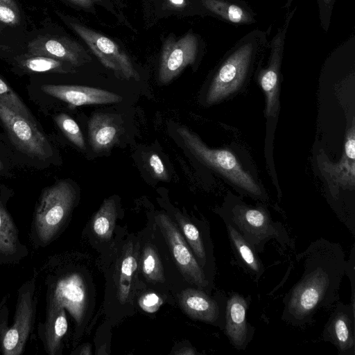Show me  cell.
<instances>
[{"label":"cell","instance_id":"obj_1","mask_svg":"<svg viewBox=\"0 0 355 355\" xmlns=\"http://www.w3.org/2000/svg\"><path fill=\"white\" fill-rule=\"evenodd\" d=\"M295 261L302 272L283 298L282 319L302 327L313 321L318 311L337 301L347 261L340 244L324 238L311 242Z\"/></svg>","mask_w":355,"mask_h":355},{"label":"cell","instance_id":"obj_2","mask_svg":"<svg viewBox=\"0 0 355 355\" xmlns=\"http://www.w3.org/2000/svg\"><path fill=\"white\" fill-rule=\"evenodd\" d=\"M218 212L223 221L232 225L257 253L263 252L271 239L282 246L293 248L295 245L284 225L273 220L263 205H248L229 194Z\"/></svg>","mask_w":355,"mask_h":355},{"label":"cell","instance_id":"obj_3","mask_svg":"<svg viewBox=\"0 0 355 355\" xmlns=\"http://www.w3.org/2000/svg\"><path fill=\"white\" fill-rule=\"evenodd\" d=\"M76 198V191L66 181H60L42 191L30 230L31 239L36 248H45L58 237L73 209Z\"/></svg>","mask_w":355,"mask_h":355},{"label":"cell","instance_id":"obj_4","mask_svg":"<svg viewBox=\"0 0 355 355\" xmlns=\"http://www.w3.org/2000/svg\"><path fill=\"white\" fill-rule=\"evenodd\" d=\"M187 149L198 160L213 169L244 193L266 201V193L242 166L236 157L227 149H214L206 146L199 137L189 129H177Z\"/></svg>","mask_w":355,"mask_h":355},{"label":"cell","instance_id":"obj_5","mask_svg":"<svg viewBox=\"0 0 355 355\" xmlns=\"http://www.w3.org/2000/svg\"><path fill=\"white\" fill-rule=\"evenodd\" d=\"M36 279L33 277L17 290L13 323L8 325V309L3 304L0 309V352L3 355H21L34 329L37 299Z\"/></svg>","mask_w":355,"mask_h":355},{"label":"cell","instance_id":"obj_6","mask_svg":"<svg viewBox=\"0 0 355 355\" xmlns=\"http://www.w3.org/2000/svg\"><path fill=\"white\" fill-rule=\"evenodd\" d=\"M46 308H64L80 326L87 304L83 276L78 272H57L46 277Z\"/></svg>","mask_w":355,"mask_h":355},{"label":"cell","instance_id":"obj_7","mask_svg":"<svg viewBox=\"0 0 355 355\" xmlns=\"http://www.w3.org/2000/svg\"><path fill=\"white\" fill-rule=\"evenodd\" d=\"M0 120L15 146L30 157L45 160L52 154L51 146L35 123L0 101Z\"/></svg>","mask_w":355,"mask_h":355},{"label":"cell","instance_id":"obj_8","mask_svg":"<svg viewBox=\"0 0 355 355\" xmlns=\"http://www.w3.org/2000/svg\"><path fill=\"white\" fill-rule=\"evenodd\" d=\"M252 51L250 44L243 45L223 63L207 89V105L216 104L239 90L245 80Z\"/></svg>","mask_w":355,"mask_h":355},{"label":"cell","instance_id":"obj_9","mask_svg":"<svg viewBox=\"0 0 355 355\" xmlns=\"http://www.w3.org/2000/svg\"><path fill=\"white\" fill-rule=\"evenodd\" d=\"M64 21L83 39L105 67L114 71L123 78H139V74L129 57L111 39L76 21L67 18Z\"/></svg>","mask_w":355,"mask_h":355},{"label":"cell","instance_id":"obj_10","mask_svg":"<svg viewBox=\"0 0 355 355\" xmlns=\"http://www.w3.org/2000/svg\"><path fill=\"white\" fill-rule=\"evenodd\" d=\"M171 252L185 279L200 289L207 288L211 282L189 248L182 234L172 220L164 214L155 217Z\"/></svg>","mask_w":355,"mask_h":355},{"label":"cell","instance_id":"obj_11","mask_svg":"<svg viewBox=\"0 0 355 355\" xmlns=\"http://www.w3.org/2000/svg\"><path fill=\"white\" fill-rule=\"evenodd\" d=\"M318 163L334 198H337L340 189L354 190L355 125L354 118L345 135L343 153L340 160L336 163L331 162L322 152L318 156Z\"/></svg>","mask_w":355,"mask_h":355},{"label":"cell","instance_id":"obj_12","mask_svg":"<svg viewBox=\"0 0 355 355\" xmlns=\"http://www.w3.org/2000/svg\"><path fill=\"white\" fill-rule=\"evenodd\" d=\"M198 41L192 33L176 40L167 39L163 44L159 69V80L166 84L189 64L194 62Z\"/></svg>","mask_w":355,"mask_h":355},{"label":"cell","instance_id":"obj_13","mask_svg":"<svg viewBox=\"0 0 355 355\" xmlns=\"http://www.w3.org/2000/svg\"><path fill=\"white\" fill-rule=\"evenodd\" d=\"M322 338L340 355H355V306L338 302L327 320Z\"/></svg>","mask_w":355,"mask_h":355},{"label":"cell","instance_id":"obj_14","mask_svg":"<svg viewBox=\"0 0 355 355\" xmlns=\"http://www.w3.org/2000/svg\"><path fill=\"white\" fill-rule=\"evenodd\" d=\"M182 310L189 317L224 329L227 298L212 297L201 289L187 288L178 297Z\"/></svg>","mask_w":355,"mask_h":355},{"label":"cell","instance_id":"obj_15","mask_svg":"<svg viewBox=\"0 0 355 355\" xmlns=\"http://www.w3.org/2000/svg\"><path fill=\"white\" fill-rule=\"evenodd\" d=\"M251 296L232 292L226 300L225 334L237 350H245L253 338L255 328L247 320Z\"/></svg>","mask_w":355,"mask_h":355},{"label":"cell","instance_id":"obj_16","mask_svg":"<svg viewBox=\"0 0 355 355\" xmlns=\"http://www.w3.org/2000/svg\"><path fill=\"white\" fill-rule=\"evenodd\" d=\"M41 89L45 94L74 107L116 103L122 101V97L114 92L87 86L43 85Z\"/></svg>","mask_w":355,"mask_h":355},{"label":"cell","instance_id":"obj_17","mask_svg":"<svg viewBox=\"0 0 355 355\" xmlns=\"http://www.w3.org/2000/svg\"><path fill=\"white\" fill-rule=\"evenodd\" d=\"M29 54L47 56L80 65L86 60L83 48L76 42L62 37L40 36L28 44Z\"/></svg>","mask_w":355,"mask_h":355},{"label":"cell","instance_id":"obj_18","mask_svg":"<svg viewBox=\"0 0 355 355\" xmlns=\"http://www.w3.org/2000/svg\"><path fill=\"white\" fill-rule=\"evenodd\" d=\"M19 234L5 202L0 199V266L18 263L29 254L28 248L21 243Z\"/></svg>","mask_w":355,"mask_h":355},{"label":"cell","instance_id":"obj_19","mask_svg":"<svg viewBox=\"0 0 355 355\" xmlns=\"http://www.w3.org/2000/svg\"><path fill=\"white\" fill-rule=\"evenodd\" d=\"M68 321L63 307L46 308V318L37 325L38 336L49 355H59L67 332Z\"/></svg>","mask_w":355,"mask_h":355},{"label":"cell","instance_id":"obj_20","mask_svg":"<svg viewBox=\"0 0 355 355\" xmlns=\"http://www.w3.org/2000/svg\"><path fill=\"white\" fill-rule=\"evenodd\" d=\"M89 143L95 152L111 148L119 140L120 128L113 116L107 114L96 113L88 123Z\"/></svg>","mask_w":355,"mask_h":355},{"label":"cell","instance_id":"obj_21","mask_svg":"<svg viewBox=\"0 0 355 355\" xmlns=\"http://www.w3.org/2000/svg\"><path fill=\"white\" fill-rule=\"evenodd\" d=\"M224 223L239 264L248 271L256 282H259L265 268L258 253L232 225L227 222Z\"/></svg>","mask_w":355,"mask_h":355},{"label":"cell","instance_id":"obj_22","mask_svg":"<svg viewBox=\"0 0 355 355\" xmlns=\"http://www.w3.org/2000/svg\"><path fill=\"white\" fill-rule=\"evenodd\" d=\"M137 255L132 243L129 242L124 247L119 269L117 296L123 304L130 301L132 297L137 276Z\"/></svg>","mask_w":355,"mask_h":355},{"label":"cell","instance_id":"obj_23","mask_svg":"<svg viewBox=\"0 0 355 355\" xmlns=\"http://www.w3.org/2000/svg\"><path fill=\"white\" fill-rule=\"evenodd\" d=\"M259 83L265 94V116L276 117L279 109V85L278 69L276 64H271L259 75Z\"/></svg>","mask_w":355,"mask_h":355},{"label":"cell","instance_id":"obj_24","mask_svg":"<svg viewBox=\"0 0 355 355\" xmlns=\"http://www.w3.org/2000/svg\"><path fill=\"white\" fill-rule=\"evenodd\" d=\"M175 218L197 261L205 272L210 255L208 254L203 236L197 226L180 213L175 214Z\"/></svg>","mask_w":355,"mask_h":355},{"label":"cell","instance_id":"obj_25","mask_svg":"<svg viewBox=\"0 0 355 355\" xmlns=\"http://www.w3.org/2000/svg\"><path fill=\"white\" fill-rule=\"evenodd\" d=\"M117 216L116 206L113 198L106 199L94 216L92 227L101 239H111Z\"/></svg>","mask_w":355,"mask_h":355},{"label":"cell","instance_id":"obj_26","mask_svg":"<svg viewBox=\"0 0 355 355\" xmlns=\"http://www.w3.org/2000/svg\"><path fill=\"white\" fill-rule=\"evenodd\" d=\"M140 268L144 277L151 283H162L165 281L163 267L155 247L146 245L140 257Z\"/></svg>","mask_w":355,"mask_h":355},{"label":"cell","instance_id":"obj_27","mask_svg":"<svg viewBox=\"0 0 355 355\" xmlns=\"http://www.w3.org/2000/svg\"><path fill=\"white\" fill-rule=\"evenodd\" d=\"M22 68L31 72L67 73L62 60L55 58L29 54L19 61Z\"/></svg>","mask_w":355,"mask_h":355},{"label":"cell","instance_id":"obj_28","mask_svg":"<svg viewBox=\"0 0 355 355\" xmlns=\"http://www.w3.org/2000/svg\"><path fill=\"white\" fill-rule=\"evenodd\" d=\"M203 3L209 10L232 22L239 23L248 20L245 12L236 5L220 0H203Z\"/></svg>","mask_w":355,"mask_h":355},{"label":"cell","instance_id":"obj_29","mask_svg":"<svg viewBox=\"0 0 355 355\" xmlns=\"http://www.w3.org/2000/svg\"><path fill=\"white\" fill-rule=\"evenodd\" d=\"M0 101L15 112L35 123L33 116L23 101L1 78Z\"/></svg>","mask_w":355,"mask_h":355},{"label":"cell","instance_id":"obj_30","mask_svg":"<svg viewBox=\"0 0 355 355\" xmlns=\"http://www.w3.org/2000/svg\"><path fill=\"white\" fill-rule=\"evenodd\" d=\"M58 126L74 145L85 149V144L82 132L77 123L69 116L61 113L55 117Z\"/></svg>","mask_w":355,"mask_h":355},{"label":"cell","instance_id":"obj_31","mask_svg":"<svg viewBox=\"0 0 355 355\" xmlns=\"http://www.w3.org/2000/svg\"><path fill=\"white\" fill-rule=\"evenodd\" d=\"M19 10L14 0H0V21L10 26L19 24Z\"/></svg>","mask_w":355,"mask_h":355},{"label":"cell","instance_id":"obj_32","mask_svg":"<svg viewBox=\"0 0 355 355\" xmlns=\"http://www.w3.org/2000/svg\"><path fill=\"white\" fill-rule=\"evenodd\" d=\"M162 304V300L155 293H148L142 295L139 300L140 307L145 311H157Z\"/></svg>","mask_w":355,"mask_h":355},{"label":"cell","instance_id":"obj_33","mask_svg":"<svg viewBox=\"0 0 355 355\" xmlns=\"http://www.w3.org/2000/svg\"><path fill=\"white\" fill-rule=\"evenodd\" d=\"M149 165L153 173L154 176L162 181L168 180V172L159 156L155 153L150 155L149 158Z\"/></svg>","mask_w":355,"mask_h":355},{"label":"cell","instance_id":"obj_34","mask_svg":"<svg viewBox=\"0 0 355 355\" xmlns=\"http://www.w3.org/2000/svg\"><path fill=\"white\" fill-rule=\"evenodd\" d=\"M355 245H354L349 260L346 261L345 275H347L351 282L352 297L351 304L355 306Z\"/></svg>","mask_w":355,"mask_h":355},{"label":"cell","instance_id":"obj_35","mask_svg":"<svg viewBox=\"0 0 355 355\" xmlns=\"http://www.w3.org/2000/svg\"><path fill=\"white\" fill-rule=\"evenodd\" d=\"M73 3L84 8H89L92 6L94 3H96L101 0H69Z\"/></svg>","mask_w":355,"mask_h":355},{"label":"cell","instance_id":"obj_36","mask_svg":"<svg viewBox=\"0 0 355 355\" xmlns=\"http://www.w3.org/2000/svg\"><path fill=\"white\" fill-rule=\"evenodd\" d=\"M168 1L176 7H182L185 5V1L184 0H168Z\"/></svg>","mask_w":355,"mask_h":355},{"label":"cell","instance_id":"obj_37","mask_svg":"<svg viewBox=\"0 0 355 355\" xmlns=\"http://www.w3.org/2000/svg\"><path fill=\"white\" fill-rule=\"evenodd\" d=\"M79 354H90V347L89 345H85L80 349V351L78 352Z\"/></svg>","mask_w":355,"mask_h":355},{"label":"cell","instance_id":"obj_38","mask_svg":"<svg viewBox=\"0 0 355 355\" xmlns=\"http://www.w3.org/2000/svg\"><path fill=\"white\" fill-rule=\"evenodd\" d=\"M331 0H324L326 4H328Z\"/></svg>","mask_w":355,"mask_h":355},{"label":"cell","instance_id":"obj_39","mask_svg":"<svg viewBox=\"0 0 355 355\" xmlns=\"http://www.w3.org/2000/svg\"><path fill=\"white\" fill-rule=\"evenodd\" d=\"M2 167V164H1V162L0 161V169Z\"/></svg>","mask_w":355,"mask_h":355}]
</instances>
